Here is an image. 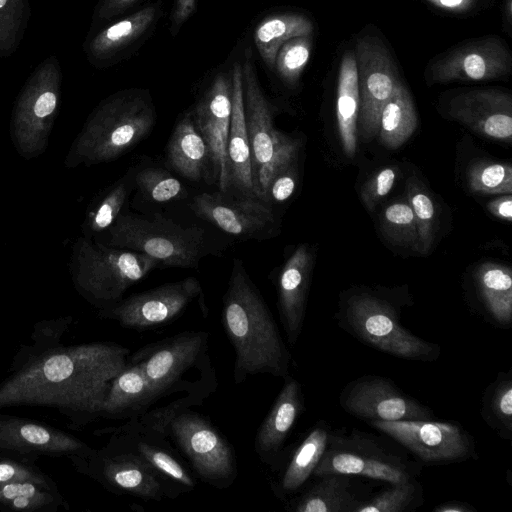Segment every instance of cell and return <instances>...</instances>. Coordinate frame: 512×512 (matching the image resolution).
Returning a JSON list of instances; mask_svg holds the SVG:
<instances>
[{
	"instance_id": "d590c367",
	"label": "cell",
	"mask_w": 512,
	"mask_h": 512,
	"mask_svg": "<svg viewBox=\"0 0 512 512\" xmlns=\"http://www.w3.org/2000/svg\"><path fill=\"white\" fill-rule=\"evenodd\" d=\"M480 414L503 440L512 439V369L499 372L482 396Z\"/></svg>"
},
{
	"instance_id": "4dcf8cb0",
	"label": "cell",
	"mask_w": 512,
	"mask_h": 512,
	"mask_svg": "<svg viewBox=\"0 0 512 512\" xmlns=\"http://www.w3.org/2000/svg\"><path fill=\"white\" fill-rule=\"evenodd\" d=\"M70 505L53 479L20 480L0 484V510L14 512H56Z\"/></svg>"
},
{
	"instance_id": "f6af8a7d",
	"label": "cell",
	"mask_w": 512,
	"mask_h": 512,
	"mask_svg": "<svg viewBox=\"0 0 512 512\" xmlns=\"http://www.w3.org/2000/svg\"><path fill=\"white\" fill-rule=\"evenodd\" d=\"M51 479L35 465V460L0 453V484L20 480L48 481Z\"/></svg>"
},
{
	"instance_id": "7402d4cb",
	"label": "cell",
	"mask_w": 512,
	"mask_h": 512,
	"mask_svg": "<svg viewBox=\"0 0 512 512\" xmlns=\"http://www.w3.org/2000/svg\"><path fill=\"white\" fill-rule=\"evenodd\" d=\"M276 397L269 413L257 429L254 450L258 458L271 468H277L284 443L304 410L301 385L290 374Z\"/></svg>"
},
{
	"instance_id": "9a60e30c",
	"label": "cell",
	"mask_w": 512,
	"mask_h": 512,
	"mask_svg": "<svg viewBox=\"0 0 512 512\" xmlns=\"http://www.w3.org/2000/svg\"><path fill=\"white\" fill-rule=\"evenodd\" d=\"M512 55L507 43L497 35L462 41L432 58L425 69L428 84L490 81L507 77Z\"/></svg>"
},
{
	"instance_id": "603a6c76",
	"label": "cell",
	"mask_w": 512,
	"mask_h": 512,
	"mask_svg": "<svg viewBox=\"0 0 512 512\" xmlns=\"http://www.w3.org/2000/svg\"><path fill=\"white\" fill-rule=\"evenodd\" d=\"M312 269V255L299 245L283 265L278 278V311L287 340L294 346L301 335Z\"/></svg>"
},
{
	"instance_id": "7c38bea8",
	"label": "cell",
	"mask_w": 512,
	"mask_h": 512,
	"mask_svg": "<svg viewBox=\"0 0 512 512\" xmlns=\"http://www.w3.org/2000/svg\"><path fill=\"white\" fill-rule=\"evenodd\" d=\"M209 334L204 331H185L137 351L130 361L141 365L159 399L177 391L210 393L203 383L183 379L193 368L211 365L208 356Z\"/></svg>"
},
{
	"instance_id": "ab89813d",
	"label": "cell",
	"mask_w": 512,
	"mask_h": 512,
	"mask_svg": "<svg viewBox=\"0 0 512 512\" xmlns=\"http://www.w3.org/2000/svg\"><path fill=\"white\" fill-rule=\"evenodd\" d=\"M423 488L416 479L393 483L374 497L363 500L356 512H405L423 504Z\"/></svg>"
},
{
	"instance_id": "83f0119b",
	"label": "cell",
	"mask_w": 512,
	"mask_h": 512,
	"mask_svg": "<svg viewBox=\"0 0 512 512\" xmlns=\"http://www.w3.org/2000/svg\"><path fill=\"white\" fill-rule=\"evenodd\" d=\"M159 16V6H147L97 33L86 47L89 61L101 65L143 36Z\"/></svg>"
},
{
	"instance_id": "c3c4849f",
	"label": "cell",
	"mask_w": 512,
	"mask_h": 512,
	"mask_svg": "<svg viewBox=\"0 0 512 512\" xmlns=\"http://www.w3.org/2000/svg\"><path fill=\"white\" fill-rule=\"evenodd\" d=\"M430 6L441 11L463 15L479 8L481 0H424Z\"/></svg>"
},
{
	"instance_id": "db71d44e",
	"label": "cell",
	"mask_w": 512,
	"mask_h": 512,
	"mask_svg": "<svg viewBox=\"0 0 512 512\" xmlns=\"http://www.w3.org/2000/svg\"><path fill=\"white\" fill-rule=\"evenodd\" d=\"M503 20L508 34L512 26V0H503Z\"/></svg>"
},
{
	"instance_id": "d6a6232c",
	"label": "cell",
	"mask_w": 512,
	"mask_h": 512,
	"mask_svg": "<svg viewBox=\"0 0 512 512\" xmlns=\"http://www.w3.org/2000/svg\"><path fill=\"white\" fill-rule=\"evenodd\" d=\"M329 432V426L323 421L309 431L283 471L276 489L278 495L296 492L313 475L326 449Z\"/></svg>"
},
{
	"instance_id": "1f68e13d",
	"label": "cell",
	"mask_w": 512,
	"mask_h": 512,
	"mask_svg": "<svg viewBox=\"0 0 512 512\" xmlns=\"http://www.w3.org/2000/svg\"><path fill=\"white\" fill-rule=\"evenodd\" d=\"M351 475L326 474L293 504L294 512H356L362 503L351 490Z\"/></svg>"
},
{
	"instance_id": "b9f144b4",
	"label": "cell",
	"mask_w": 512,
	"mask_h": 512,
	"mask_svg": "<svg viewBox=\"0 0 512 512\" xmlns=\"http://www.w3.org/2000/svg\"><path fill=\"white\" fill-rule=\"evenodd\" d=\"M471 192L481 195L512 193V167L509 163L479 160L467 170Z\"/></svg>"
},
{
	"instance_id": "f35d334b",
	"label": "cell",
	"mask_w": 512,
	"mask_h": 512,
	"mask_svg": "<svg viewBox=\"0 0 512 512\" xmlns=\"http://www.w3.org/2000/svg\"><path fill=\"white\" fill-rule=\"evenodd\" d=\"M380 230L394 245L416 252L418 233L412 208L406 199L388 203L379 214Z\"/></svg>"
},
{
	"instance_id": "8992f818",
	"label": "cell",
	"mask_w": 512,
	"mask_h": 512,
	"mask_svg": "<svg viewBox=\"0 0 512 512\" xmlns=\"http://www.w3.org/2000/svg\"><path fill=\"white\" fill-rule=\"evenodd\" d=\"M339 326L374 349L397 358L433 362L441 355V347L413 334L401 324L395 306L376 295L360 292L342 302Z\"/></svg>"
},
{
	"instance_id": "2e32d148",
	"label": "cell",
	"mask_w": 512,
	"mask_h": 512,
	"mask_svg": "<svg viewBox=\"0 0 512 512\" xmlns=\"http://www.w3.org/2000/svg\"><path fill=\"white\" fill-rule=\"evenodd\" d=\"M201 295L198 279L188 277L123 298L98 310V316L126 329L144 331L174 321Z\"/></svg>"
},
{
	"instance_id": "5bb4252c",
	"label": "cell",
	"mask_w": 512,
	"mask_h": 512,
	"mask_svg": "<svg viewBox=\"0 0 512 512\" xmlns=\"http://www.w3.org/2000/svg\"><path fill=\"white\" fill-rule=\"evenodd\" d=\"M368 423L428 465L459 463L477 455L472 435L456 422L433 419Z\"/></svg>"
},
{
	"instance_id": "7bdbcfd3",
	"label": "cell",
	"mask_w": 512,
	"mask_h": 512,
	"mask_svg": "<svg viewBox=\"0 0 512 512\" xmlns=\"http://www.w3.org/2000/svg\"><path fill=\"white\" fill-rule=\"evenodd\" d=\"M312 36H299L286 41L279 48L274 68L284 83L295 86L310 59Z\"/></svg>"
},
{
	"instance_id": "f907efd6",
	"label": "cell",
	"mask_w": 512,
	"mask_h": 512,
	"mask_svg": "<svg viewBox=\"0 0 512 512\" xmlns=\"http://www.w3.org/2000/svg\"><path fill=\"white\" fill-rule=\"evenodd\" d=\"M488 212L495 218L511 222L512 220V196L503 194L487 203Z\"/></svg>"
},
{
	"instance_id": "74e56055",
	"label": "cell",
	"mask_w": 512,
	"mask_h": 512,
	"mask_svg": "<svg viewBox=\"0 0 512 512\" xmlns=\"http://www.w3.org/2000/svg\"><path fill=\"white\" fill-rule=\"evenodd\" d=\"M406 200L410 204L418 233L416 252L426 255L432 248L437 225V207L428 189L415 176L406 182Z\"/></svg>"
},
{
	"instance_id": "52a82bcc",
	"label": "cell",
	"mask_w": 512,
	"mask_h": 512,
	"mask_svg": "<svg viewBox=\"0 0 512 512\" xmlns=\"http://www.w3.org/2000/svg\"><path fill=\"white\" fill-rule=\"evenodd\" d=\"M100 448L91 447L68 458L74 469L115 494H129L144 501L176 498L181 488L158 472L116 435Z\"/></svg>"
},
{
	"instance_id": "d4e9b609",
	"label": "cell",
	"mask_w": 512,
	"mask_h": 512,
	"mask_svg": "<svg viewBox=\"0 0 512 512\" xmlns=\"http://www.w3.org/2000/svg\"><path fill=\"white\" fill-rule=\"evenodd\" d=\"M232 108L227 141L230 195L257 198L252 175L242 90V67L235 63L232 71Z\"/></svg>"
},
{
	"instance_id": "4fadbf2b",
	"label": "cell",
	"mask_w": 512,
	"mask_h": 512,
	"mask_svg": "<svg viewBox=\"0 0 512 512\" xmlns=\"http://www.w3.org/2000/svg\"><path fill=\"white\" fill-rule=\"evenodd\" d=\"M353 51L359 91L357 135L370 141L378 135L382 109L400 77L388 47L375 33L357 37Z\"/></svg>"
},
{
	"instance_id": "44dd1931",
	"label": "cell",
	"mask_w": 512,
	"mask_h": 512,
	"mask_svg": "<svg viewBox=\"0 0 512 512\" xmlns=\"http://www.w3.org/2000/svg\"><path fill=\"white\" fill-rule=\"evenodd\" d=\"M447 113L485 138L511 142L512 96L509 92L496 88L460 91L449 98Z\"/></svg>"
},
{
	"instance_id": "ffe728a7",
	"label": "cell",
	"mask_w": 512,
	"mask_h": 512,
	"mask_svg": "<svg viewBox=\"0 0 512 512\" xmlns=\"http://www.w3.org/2000/svg\"><path fill=\"white\" fill-rule=\"evenodd\" d=\"M91 448L61 429L28 418L0 415V453L36 460L80 456Z\"/></svg>"
},
{
	"instance_id": "ee69618b",
	"label": "cell",
	"mask_w": 512,
	"mask_h": 512,
	"mask_svg": "<svg viewBox=\"0 0 512 512\" xmlns=\"http://www.w3.org/2000/svg\"><path fill=\"white\" fill-rule=\"evenodd\" d=\"M28 18V0H0V57L9 56L17 49Z\"/></svg>"
},
{
	"instance_id": "277c9868",
	"label": "cell",
	"mask_w": 512,
	"mask_h": 512,
	"mask_svg": "<svg viewBox=\"0 0 512 512\" xmlns=\"http://www.w3.org/2000/svg\"><path fill=\"white\" fill-rule=\"evenodd\" d=\"M102 243L146 254L165 267L184 269H198L202 258L219 251L203 227L158 214L123 212L105 231Z\"/></svg>"
},
{
	"instance_id": "cb8c5ba5",
	"label": "cell",
	"mask_w": 512,
	"mask_h": 512,
	"mask_svg": "<svg viewBox=\"0 0 512 512\" xmlns=\"http://www.w3.org/2000/svg\"><path fill=\"white\" fill-rule=\"evenodd\" d=\"M94 434L116 435L183 492H189L196 487L195 474L167 438L147 433L129 422L117 427L97 429Z\"/></svg>"
},
{
	"instance_id": "ac0fdd59",
	"label": "cell",
	"mask_w": 512,
	"mask_h": 512,
	"mask_svg": "<svg viewBox=\"0 0 512 512\" xmlns=\"http://www.w3.org/2000/svg\"><path fill=\"white\" fill-rule=\"evenodd\" d=\"M189 207L203 221L239 240H263L276 230L273 212L259 199L203 192L192 198Z\"/></svg>"
},
{
	"instance_id": "836d02e7",
	"label": "cell",
	"mask_w": 512,
	"mask_h": 512,
	"mask_svg": "<svg viewBox=\"0 0 512 512\" xmlns=\"http://www.w3.org/2000/svg\"><path fill=\"white\" fill-rule=\"evenodd\" d=\"M417 122L412 96L400 79L380 115L378 135L381 143L392 150L401 147L416 130Z\"/></svg>"
},
{
	"instance_id": "484cf974",
	"label": "cell",
	"mask_w": 512,
	"mask_h": 512,
	"mask_svg": "<svg viewBox=\"0 0 512 512\" xmlns=\"http://www.w3.org/2000/svg\"><path fill=\"white\" fill-rule=\"evenodd\" d=\"M168 167L183 178L198 182L211 179L207 144L197 129L191 110L176 123L166 146Z\"/></svg>"
},
{
	"instance_id": "5b68a950",
	"label": "cell",
	"mask_w": 512,
	"mask_h": 512,
	"mask_svg": "<svg viewBox=\"0 0 512 512\" xmlns=\"http://www.w3.org/2000/svg\"><path fill=\"white\" fill-rule=\"evenodd\" d=\"M159 265L146 254L80 236L71 249L69 272L78 294L100 310L120 302L131 286Z\"/></svg>"
},
{
	"instance_id": "bcb514c9",
	"label": "cell",
	"mask_w": 512,
	"mask_h": 512,
	"mask_svg": "<svg viewBox=\"0 0 512 512\" xmlns=\"http://www.w3.org/2000/svg\"><path fill=\"white\" fill-rule=\"evenodd\" d=\"M398 174V166H386L362 185L360 198L369 211H374L377 204L392 190Z\"/></svg>"
},
{
	"instance_id": "7dc6e473",
	"label": "cell",
	"mask_w": 512,
	"mask_h": 512,
	"mask_svg": "<svg viewBox=\"0 0 512 512\" xmlns=\"http://www.w3.org/2000/svg\"><path fill=\"white\" fill-rule=\"evenodd\" d=\"M298 180L297 161L279 170L272 178L265 197V203L284 202L288 200L295 191Z\"/></svg>"
},
{
	"instance_id": "60d3db41",
	"label": "cell",
	"mask_w": 512,
	"mask_h": 512,
	"mask_svg": "<svg viewBox=\"0 0 512 512\" xmlns=\"http://www.w3.org/2000/svg\"><path fill=\"white\" fill-rule=\"evenodd\" d=\"M133 183L141 196L154 203H168L186 197L183 183L160 167L138 170L133 173Z\"/></svg>"
},
{
	"instance_id": "3957f363",
	"label": "cell",
	"mask_w": 512,
	"mask_h": 512,
	"mask_svg": "<svg viewBox=\"0 0 512 512\" xmlns=\"http://www.w3.org/2000/svg\"><path fill=\"white\" fill-rule=\"evenodd\" d=\"M156 110L148 92H117L91 112L64 160L66 168L111 162L130 151L152 131Z\"/></svg>"
},
{
	"instance_id": "681fc988",
	"label": "cell",
	"mask_w": 512,
	"mask_h": 512,
	"mask_svg": "<svg viewBox=\"0 0 512 512\" xmlns=\"http://www.w3.org/2000/svg\"><path fill=\"white\" fill-rule=\"evenodd\" d=\"M138 0H100L95 17L101 20L111 19L122 14Z\"/></svg>"
},
{
	"instance_id": "ba28073f",
	"label": "cell",
	"mask_w": 512,
	"mask_h": 512,
	"mask_svg": "<svg viewBox=\"0 0 512 512\" xmlns=\"http://www.w3.org/2000/svg\"><path fill=\"white\" fill-rule=\"evenodd\" d=\"M253 64L251 55H247L242 66L243 105L255 191L265 203L274 175L297 161L301 141L274 127V109L261 89Z\"/></svg>"
},
{
	"instance_id": "816d5d0a",
	"label": "cell",
	"mask_w": 512,
	"mask_h": 512,
	"mask_svg": "<svg viewBox=\"0 0 512 512\" xmlns=\"http://www.w3.org/2000/svg\"><path fill=\"white\" fill-rule=\"evenodd\" d=\"M197 0H176L171 13V24L178 29L195 11Z\"/></svg>"
},
{
	"instance_id": "d6986e66",
	"label": "cell",
	"mask_w": 512,
	"mask_h": 512,
	"mask_svg": "<svg viewBox=\"0 0 512 512\" xmlns=\"http://www.w3.org/2000/svg\"><path fill=\"white\" fill-rule=\"evenodd\" d=\"M231 108L232 78L218 74L191 110L195 125L209 150L211 180L223 194L230 190L227 141Z\"/></svg>"
},
{
	"instance_id": "8fae6325",
	"label": "cell",
	"mask_w": 512,
	"mask_h": 512,
	"mask_svg": "<svg viewBox=\"0 0 512 512\" xmlns=\"http://www.w3.org/2000/svg\"><path fill=\"white\" fill-rule=\"evenodd\" d=\"M418 472L415 464L392 453L367 434L330 430L326 449L313 475H357L393 484L416 479Z\"/></svg>"
},
{
	"instance_id": "9c48e42d",
	"label": "cell",
	"mask_w": 512,
	"mask_h": 512,
	"mask_svg": "<svg viewBox=\"0 0 512 512\" xmlns=\"http://www.w3.org/2000/svg\"><path fill=\"white\" fill-rule=\"evenodd\" d=\"M145 432L171 440L193 473L208 485L226 489L237 479L233 446L206 417L190 408L177 411L157 429Z\"/></svg>"
},
{
	"instance_id": "6da1fadb",
	"label": "cell",
	"mask_w": 512,
	"mask_h": 512,
	"mask_svg": "<svg viewBox=\"0 0 512 512\" xmlns=\"http://www.w3.org/2000/svg\"><path fill=\"white\" fill-rule=\"evenodd\" d=\"M130 350L114 342L64 345L15 354L0 383V411L17 406L52 408L69 426L83 428L101 418L113 379L126 367Z\"/></svg>"
},
{
	"instance_id": "f5cc1de1",
	"label": "cell",
	"mask_w": 512,
	"mask_h": 512,
	"mask_svg": "<svg viewBox=\"0 0 512 512\" xmlns=\"http://www.w3.org/2000/svg\"><path fill=\"white\" fill-rule=\"evenodd\" d=\"M477 510L469 503L462 501H447L438 504L433 512H476Z\"/></svg>"
},
{
	"instance_id": "e575fe53",
	"label": "cell",
	"mask_w": 512,
	"mask_h": 512,
	"mask_svg": "<svg viewBox=\"0 0 512 512\" xmlns=\"http://www.w3.org/2000/svg\"><path fill=\"white\" fill-rule=\"evenodd\" d=\"M314 24L306 15L282 13L263 19L255 29L254 42L266 63L274 68L279 48L291 38L312 36Z\"/></svg>"
},
{
	"instance_id": "e0dca14e",
	"label": "cell",
	"mask_w": 512,
	"mask_h": 512,
	"mask_svg": "<svg viewBox=\"0 0 512 512\" xmlns=\"http://www.w3.org/2000/svg\"><path fill=\"white\" fill-rule=\"evenodd\" d=\"M339 403L349 415L368 422L433 420L435 416L430 407L380 375H364L347 383Z\"/></svg>"
},
{
	"instance_id": "8d00e7d4",
	"label": "cell",
	"mask_w": 512,
	"mask_h": 512,
	"mask_svg": "<svg viewBox=\"0 0 512 512\" xmlns=\"http://www.w3.org/2000/svg\"><path fill=\"white\" fill-rule=\"evenodd\" d=\"M133 187V173L128 172L92 203L82 225L83 236L94 238L105 232L124 212Z\"/></svg>"
},
{
	"instance_id": "f546056e",
	"label": "cell",
	"mask_w": 512,
	"mask_h": 512,
	"mask_svg": "<svg viewBox=\"0 0 512 512\" xmlns=\"http://www.w3.org/2000/svg\"><path fill=\"white\" fill-rule=\"evenodd\" d=\"M359 114V91L357 68L353 48L341 56L336 98V119L343 152L353 157L357 148V119Z\"/></svg>"
},
{
	"instance_id": "f1b7e54d",
	"label": "cell",
	"mask_w": 512,
	"mask_h": 512,
	"mask_svg": "<svg viewBox=\"0 0 512 512\" xmlns=\"http://www.w3.org/2000/svg\"><path fill=\"white\" fill-rule=\"evenodd\" d=\"M475 283L484 317L506 328L512 322V271L508 266L484 262L475 271Z\"/></svg>"
},
{
	"instance_id": "7a4b0ae2",
	"label": "cell",
	"mask_w": 512,
	"mask_h": 512,
	"mask_svg": "<svg viewBox=\"0 0 512 512\" xmlns=\"http://www.w3.org/2000/svg\"><path fill=\"white\" fill-rule=\"evenodd\" d=\"M222 324L235 353L236 385L256 374L289 375L291 354L269 307L238 258L233 259L223 296Z\"/></svg>"
},
{
	"instance_id": "30bf717a",
	"label": "cell",
	"mask_w": 512,
	"mask_h": 512,
	"mask_svg": "<svg viewBox=\"0 0 512 512\" xmlns=\"http://www.w3.org/2000/svg\"><path fill=\"white\" fill-rule=\"evenodd\" d=\"M62 73L58 59L47 57L30 75L12 111L10 133L24 159L40 156L47 148L57 117Z\"/></svg>"
},
{
	"instance_id": "4316f807",
	"label": "cell",
	"mask_w": 512,
	"mask_h": 512,
	"mask_svg": "<svg viewBox=\"0 0 512 512\" xmlns=\"http://www.w3.org/2000/svg\"><path fill=\"white\" fill-rule=\"evenodd\" d=\"M159 400L143 368L128 361L126 367L113 379L101 409V418L132 419L148 411Z\"/></svg>"
}]
</instances>
